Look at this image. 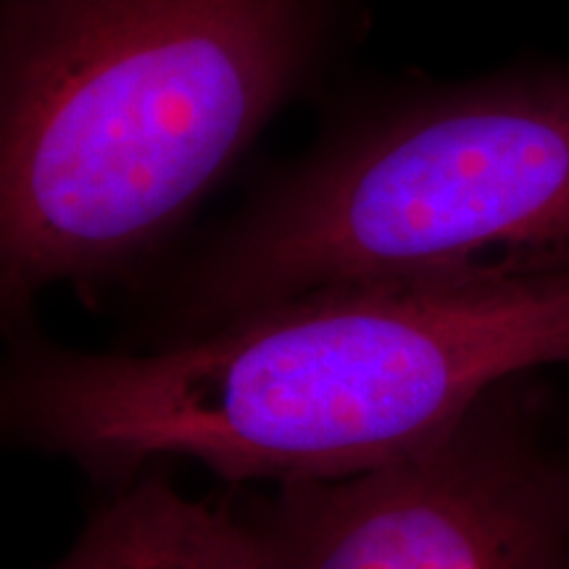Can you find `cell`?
Here are the masks:
<instances>
[{"instance_id": "cell-3", "label": "cell", "mask_w": 569, "mask_h": 569, "mask_svg": "<svg viewBox=\"0 0 569 569\" xmlns=\"http://www.w3.org/2000/svg\"><path fill=\"white\" fill-rule=\"evenodd\" d=\"M569 274V63L356 106L172 280L177 338L351 282Z\"/></svg>"}, {"instance_id": "cell-5", "label": "cell", "mask_w": 569, "mask_h": 569, "mask_svg": "<svg viewBox=\"0 0 569 569\" xmlns=\"http://www.w3.org/2000/svg\"><path fill=\"white\" fill-rule=\"evenodd\" d=\"M48 569H269L248 519L188 498L159 467L119 488Z\"/></svg>"}, {"instance_id": "cell-1", "label": "cell", "mask_w": 569, "mask_h": 569, "mask_svg": "<svg viewBox=\"0 0 569 569\" xmlns=\"http://www.w3.org/2000/svg\"><path fill=\"white\" fill-rule=\"evenodd\" d=\"M546 367H569V274L330 284L140 353L19 332L0 425L117 490L167 459L227 482L340 480Z\"/></svg>"}, {"instance_id": "cell-6", "label": "cell", "mask_w": 569, "mask_h": 569, "mask_svg": "<svg viewBox=\"0 0 569 569\" xmlns=\"http://www.w3.org/2000/svg\"><path fill=\"white\" fill-rule=\"evenodd\" d=\"M561 457H565V465H567V475H569V430H567V436H565V440H561Z\"/></svg>"}, {"instance_id": "cell-2", "label": "cell", "mask_w": 569, "mask_h": 569, "mask_svg": "<svg viewBox=\"0 0 569 569\" xmlns=\"http://www.w3.org/2000/svg\"><path fill=\"white\" fill-rule=\"evenodd\" d=\"M346 0H0V309L146 272L325 63Z\"/></svg>"}, {"instance_id": "cell-4", "label": "cell", "mask_w": 569, "mask_h": 569, "mask_svg": "<svg viewBox=\"0 0 569 569\" xmlns=\"http://www.w3.org/2000/svg\"><path fill=\"white\" fill-rule=\"evenodd\" d=\"M522 375L446 436L340 480L280 482L243 515L269 569H569V475Z\"/></svg>"}]
</instances>
